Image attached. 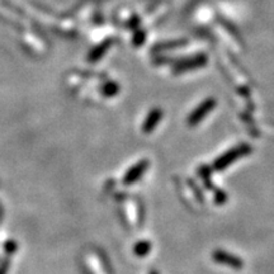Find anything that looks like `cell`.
<instances>
[{"label":"cell","instance_id":"7","mask_svg":"<svg viewBox=\"0 0 274 274\" xmlns=\"http://www.w3.org/2000/svg\"><path fill=\"white\" fill-rule=\"evenodd\" d=\"M150 249H151V245H150V242L142 241V242H139V244L135 246V253L137 254L139 256H144L149 253Z\"/></svg>","mask_w":274,"mask_h":274},{"label":"cell","instance_id":"6","mask_svg":"<svg viewBox=\"0 0 274 274\" xmlns=\"http://www.w3.org/2000/svg\"><path fill=\"white\" fill-rule=\"evenodd\" d=\"M205 64V57L198 56L197 59H192L189 60L188 64H181L178 66V70H188V69H195V67H200Z\"/></svg>","mask_w":274,"mask_h":274},{"label":"cell","instance_id":"5","mask_svg":"<svg viewBox=\"0 0 274 274\" xmlns=\"http://www.w3.org/2000/svg\"><path fill=\"white\" fill-rule=\"evenodd\" d=\"M161 117H162V113L160 109H154V111H151V112H150V115L147 116L146 121H145L144 127H142L144 132L149 133L150 131L154 130V128L157 126V123H159L160 118Z\"/></svg>","mask_w":274,"mask_h":274},{"label":"cell","instance_id":"8","mask_svg":"<svg viewBox=\"0 0 274 274\" xmlns=\"http://www.w3.org/2000/svg\"><path fill=\"white\" fill-rule=\"evenodd\" d=\"M151 274H157V271H151Z\"/></svg>","mask_w":274,"mask_h":274},{"label":"cell","instance_id":"1","mask_svg":"<svg viewBox=\"0 0 274 274\" xmlns=\"http://www.w3.org/2000/svg\"><path fill=\"white\" fill-rule=\"evenodd\" d=\"M251 149L248 146V145H240V146L235 147V149H231L229 152H226L225 155L218 157V159L215 161L213 168H215L216 170L226 169L227 166L231 165L232 162L236 161V160L240 159V157L245 156V155H248Z\"/></svg>","mask_w":274,"mask_h":274},{"label":"cell","instance_id":"4","mask_svg":"<svg viewBox=\"0 0 274 274\" xmlns=\"http://www.w3.org/2000/svg\"><path fill=\"white\" fill-rule=\"evenodd\" d=\"M147 166H149V162H147L146 160H144V161H140L139 164H136V165L133 166L132 169H130V170H128V173L126 174L125 179H123L125 184L135 183V181L137 180V179H139L140 176L145 173V171H146Z\"/></svg>","mask_w":274,"mask_h":274},{"label":"cell","instance_id":"3","mask_svg":"<svg viewBox=\"0 0 274 274\" xmlns=\"http://www.w3.org/2000/svg\"><path fill=\"white\" fill-rule=\"evenodd\" d=\"M212 258L215 259L217 263L222 264V265H227L230 266V268L241 269L242 266H244L242 261L240 260L237 256L230 255V254L226 253V251H221V250L215 251V253L212 254Z\"/></svg>","mask_w":274,"mask_h":274},{"label":"cell","instance_id":"2","mask_svg":"<svg viewBox=\"0 0 274 274\" xmlns=\"http://www.w3.org/2000/svg\"><path fill=\"white\" fill-rule=\"evenodd\" d=\"M215 104L216 103L213 99H207V101L202 102V103H201L200 106L193 111V112H192V115L189 116L188 118L189 126L198 125V123H200L201 121H202L203 118L210 113V111L213 108V107H215Z\"/></svg>","mask_w":274,"mask_h":274}]
</instances>
